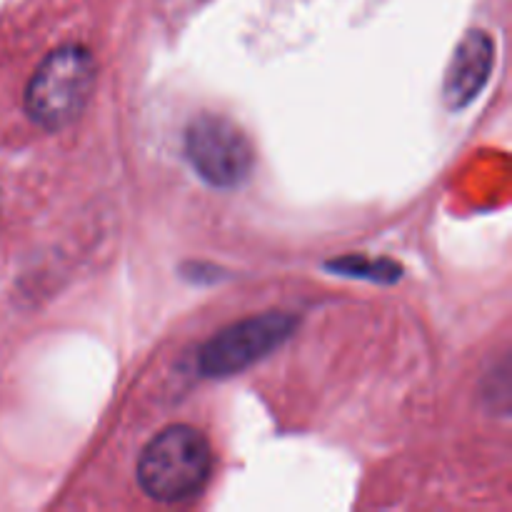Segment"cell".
Listing matches in <instances>:
<instances>
[{
    "instance_id": "obj_3",
    "label": "cell",
    "mask_w": 512,
    "mask_h": 512,
    "mask_svg": "<svg viewBox=\"0 0 512 512\" xmlns=\"http://www.w3.org/2000/svg\"><path fill=\"white\" fill-rule=\"evenodd\" d=\"M298 320L288 313H263L228 325L200 350L198 368L208 378H225L250 368L293 335Z\"/></svg>"
},
{
    "instance_id": "obj_2",
    "label": "cell",
    "mask_w": 512,
    "mask_h": 512,
    "mask_svg": "<svg viewBox=\"0 0 512 512\" xmlns=\"http://www.w3.org/2000/svg\"><path fill=\"white\" fill-rule=\"evenodd\" d=\"M213 468L210 443L190 425L155 435L138 460V483L158 503H183L205 488Z\"/></svg>"
},
{
    "instance_id": "obj_4",
    "label": "cell",
    "mask_w": 512,
    "mask_h": 512,
    "mask_svg": "<svg viewBox=\"0 0 512 512\" xmlns=\"http://www.w3.org/2000/svg\"><path fill=\"white\" fill-rule=\"evenodd\" d=\"M190 165L205 183L215 188H235L253 168V148L243 130L220 115H200L185 135Z\"/></svg>"
},
{
    "instance_id": "obj_5",
    "label": "cell",
    "mask_w": 512,
    "mask_h": 512,
    "mask_svg": "<svg viewBox=\"0 0 512 512\" xmlns=\"http://www.w3.org/2000/svg\"><path fill=\"white\" fill-rule=\"evenodd\" d=\"M495 48L493 40L483 30H470L458 45L450 63L448 75H445V103L453 110H463L465 105L473 103L475 95L485 88L493 70Z\"/></svg>"
},
{
    "instance_id": "obj_1",
    "label": "cell",
    "mask_w": 512,
    "mask_h": 512,
    "mask_svg": "<svg viewBox=\"0 0 512 512\" xmlns=\"http://www.w3.org/2000/svg\"><path fill=\"white\" fill-rule=\"evenodd\" d=\"M95 58L83 45L53 50L30 78L25 90V113L43 130L58 133L88 108L95 90Z\"/></svg>"
}]
</instances>
